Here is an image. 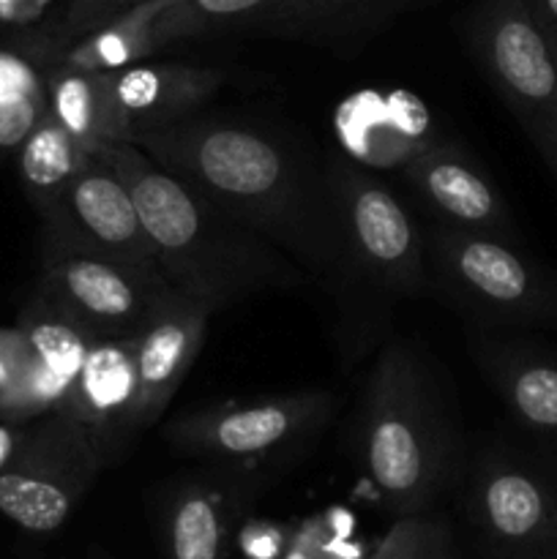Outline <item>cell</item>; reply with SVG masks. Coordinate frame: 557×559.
Instances as JSON below:
<instances>
[{
    "mask_svg": "<svg viewBox=\"0 0 557 559\" xmlns=\"http://www.w3.org/2000/svg\"><path fill=\"white\" fill-rule=\"evenodd\" d=\"M213 311L180 289L169 287L134 336L137 360V435L162 418L183 385L205 342Z\"/></svg>",
    "mask_w": 557,
    "mask_h": 559,
    "instance_id": "cell-15",
    "label": "cell"
},
{
    "mask_svg": "<svg viewBox=\"0 0 557 559\" xmlns=\"http://www.w3.org/2000/svg\"><path fill=\"white\" fill-rule=\"evenodd\" d=\"M282 559H325L320 538H317L315 533V524L306 522L298 533L289 535V544L287 549H284Z\"/></svg>",
    "mask_w": 557,
    "mask_h": 559,
    "instance_id": "cell-30",
    "label": "cell"
},
{
    "mask_svg": "<svg viewBox=\"0 0 557 559\" xmlns=\"http://www.w3.org/2000/svg\"><path fill=\"white\" fill-rule=\"evenodd\" d=\"M47 96L44 69L27 58L11 38H0V98Z\"/></svg>",
    "mask_w": 557,
    "mask_h": 559,
    "instance_id": "cell-26",
    "label": "cell"
},
{
    "mask_svg": "<svg viewBox=\"0 0 557 559\" xmlns=\"http://www.w3.org/2000/svg\"><path fill=\"white\" fill-rule=\"evenodd\" d=\"M107 469L80 420L63 413L27 424V435L0 473V513L31 535H52Z\"/></svg>",
    "mask_w": 557,
    "mask_h": 559,
    "instance_id": "cell-8",
    "label": "cell"
},
{
    "mask_svg": "<svg viewBox=\"0 0 557 559\" xmlns=\"http://www.w3.org/2000/svg\"><path fill=\"white\" fill-rule=\"evenodd\" d=\"M464 508L491 557L535 559L557 549V486L517 459H481L467 480Z\"/></svg>",
    "mask_w": 557,
    "mask_h": 559,
    "instance_id": "cell-10",
    "label": "cell"
},
{
    "mask_svg": "<svg viewBox=\"0 0 557 559\" xmlns=\"http://www.w3.org/2000/svg\"><path fill=\"white\" fill-rule=\"evenodd\" d=\"M211 205L293 257L306 273L355 278L328 189V167L273 126L191 118L134 140Z\"/></svg>",
    "mask_w": 557,
    "mask_h": 559,
    "instance_id": "cell-1",
    "label": "cell"
},
{
    "mask_svg": "<svg viewBox=\"0 0 557 559\" xmlns=\"http://www.w3.org/2000/svg\"><path fill=\"white\" fill-rule=\"evenodd\" d=\"M410 0H287L260 31L322 47H349L369 41Z\"/></svg>",
    "mask_w": 557,
    "mask_h": 559,
    "instance_id": "cell-19",
    "label": "cell"
},
{
    "mask_svg": "<svg viewBox=\"0 0 557 559\" xmlns=\"http://www.w3.org/2000/svg\"><path fill=\"white\" fill-rule=\"evenodd\" d=\"M254 491V475L235 467L175 480L158 502L164 559H233Z\"/></svg>",
    "mask_w": 557,
    "mask_h": 559,
    "instance_id": "cell-12",
    "label": "cell"
},
{
    "mask_svg": "<svg viewBox=\"0 0 557 559\" xmlns=\"http://www.w3.org/2000/svg\"><path fill=\"white\" fill-rule=\"evenodd\" d=\"M535 559H557V549L555 551H546V555H541V557H535Z\"/></svg>",
    "mask_w": 557,
    "mask_h": 559,
    "instance_id": "cell-35",
    "label": "cell"
},
{
    "mask_svg": "<svg viewBox=\"0 0 557 559\" xmlns=\"http://www.w3.org/2000/svg\"><path fill=\"white\" fill-rule=\"evenodd\" d=\"M16 325L25 333L27 355L20 377L0 391V420L31 424L63 409L93 336L42 295L22 311Z\"/></svg>",
    "mask_w": 557,
    "mask_h": 559,
    "instance_id": "cell-13",
    "label": "cell"
},
{
    "mask_svg": "<svg viewBox=\"0 0 557 559\" xmlns=\"http://www.w3.org/2000/svg\"><path fill=\"white\" fill-rule=\"evenodd\" d=\"M475 364L513 418L544 440H557V360L508 342H478Z\"/></svg>",
    "mask_w": 557,
    "mask_h": 559,
    "instance_id": "cell-18",
    "label": "cell"
},
{
    "mask_svg": "<svg viewBox=\"0 0 557 559\" xmlns=\"http://www.w3.org/2000/svg\"><path fill=\"white\" fill-rule=\"evenodd\" d=\"M145 3H153V0H60L58 11L47 25L11 36V44L44 69V60L58 47L85 36V33L98 31L107 22L118 20V16L129 14Z\"/></svg>",
    "mask_w": 557,
    "mask_h": 559,
    "instance_id": "cell-24",
    "label": "cell"
},
{
    "mask_svg": "<svg viewBox=\"0 0 557 559\" xmlns=\"http://www.w3.org/2000/svg\"><path fill=\"white\" fill-rule=\"evenodd\" d=\"M358 467L393 516L435 506L457 467V431L435 374L407 342H391L366 380L355 429Z\"/></svg>",
    "mask_w": 557,
    "mask_h": 559,
    "instance_id": "cell-3",
    "label": "cell"
},
{
    "mask_svg": "<svg viewBox=\"0 0 557 559\" xmlns=\"http://www.w3.org/2000/svg\"><path fill=\"white\" fill-rule=\"evenodd\" d=\"M404 178L442 224L513 238L508 235L513 218L500 189L459 147L424 142L413 156L404 158Z\"/></svg>",
    "mask_w": 557,
    "mask_h": 559,
    "instance_id": "cell-17",
    "label": "cell"
},
{
    "mask_svg": "<svg viewBox=\"0 0 557 559\" xmlns=\"http://www.w3.org/2000/svg\"><path fill=\"white\" fill-rule=\"evenodd\" d=\"M129 186L164 278L216 311L265 289L300 287L306 271L131 142L91 147Z\"/></svg>",
    "mask_w": 557,
    "mask_h": 559,
    "instance_id": "cell-2",
    "label": "cell"
},
{
    "mask_svg": "<svg viewBox=\"0 0 557 559\" xmlns=\"http://www.w3.org/2000/svg\"><path fill=\"white\" fill-rule=\"evenodd\" d=\"M464 38L557 183V55L546 33L522 0H478Z\"/></svg>",
    "mask_w": 557,
    "mask_h": 559,
    "instance_id": "cell-5",
    "label": "cell"
},
{
    "mask_svg": "<svg viewBox=\"0 0 557 559\" xmlns=\"http://www.w3.org/2000/svg\"><path fill=\"white\" fill-rule=\"evenodd\" d=\"M333 409L336 399L325 391L216 404L178 415L164 437L186 456L251 469L304 445L331 420Z\"/></svg>",
    "mask_w": 557,
    "mask_h": 559,
    "instance_id": "cell-9",
    "label": "cell"
},
{
    "mask_svg": "<svg viewBox=\"0 0 557 559\" xmlns=\"http://www.w3.org/2000/svg\"><path fill=\"white\" fill-rule=\"evenodd\" d=\"M27 342L20 325L0 328V391L11 385L20 377L22 364H25Z\"/></svg>",
    "mask_w": 557,
    "mask_h": 559,
    "instance_id": "cell-29",
    "label": "cell"
},
{
    "mask_svg": "<svg viewBox=\"0 0 557 559\" xmlns=\"http://www.w3.org/2000/svg\"><path fill=\"white\" fill-rule=\"evenodd\" d=\"M47 107L82 145L91 151L107 142V93L104 71H80L66 66L44 69Z\"/></svg>",
    "mask_w": 557,
    "mask_h": 559,
    "instance_id": "cell-23",
    "label": "cell"
},
{
    "mask_svg": "<svg viewBox=\"0 0 557 559\" xmlns=\"http://www.w3.org/2000/svg\"><path fill=\"white\" fill-rule=\"evenodd\" d=\"M325 167L339 233L355 276L382 293L424 295L429 289L426 249L407 207L382 180L349 158L336 156Z\"/></svg>",
    "mask_w": 557,
    "mask_h": 559,
    "instance_id": "cell-6",
    "label": "cell"
},
{
    "mask_svg": "<svg viewBox=\"0 0 557 559\" xmlns=\"http://www.w3.org/2000/svg\"><path fill=\"white\" fill-rule=\"evenodd\" d=\"M134 336L93 338L80 377L60 413L80 420L107 467L123 459L137 437Z\"/></svg>",
    "mask_w": 557,
    "mask_h": 559,
    "instance_id": "cell-16",
    "label": "cell"
},
{
    "mask_svg": "<svg viewBox=\"0 0 557 559\" xmlns=\"http://www.w3.org/2000/svg\"><path fill=\"white\" fill-rule=\"evenodd\" d=\"M164 5L167 0H153V3L140 5V9L107 22L98 31L63 44L44 60V69L66 66V69L80 71H115L147 60L162 49L156 36V20Z\"/></svg>",
    "mask_w": 557,
    "mask_h": 559,
    "instance_id": "cell-20",
    "label": "cell"
},
{
    "mask_svg": "<svg viewBox=\"0 0 557 559\" xmlns=\"http://www.w3.org/2000/svg\"><path fill=\"white\" fill-rule=\"evenodd\" d=\"M429 246L437 289L459 311L489 325L557 328V278L511 238L437 222Z\"/></svg>",
    "mask_w": 557,
    "mask_h": 559,
    "instance_id": "cell-4",
    "label": "cell"
},
{
    "mask_svg": "<svg viewBox=\"0 0 557 559\" xmlns=\"http://www.w3.org/2000/svg\"><path fill=\"white\" fill-rule=\"evenodd\" d=\"M552 442H555V448H557V440H552Z\"/></svg>",
    "mask_w": 557,
    "mask_h": 559,
    "instance_id": "cell-36",
    "label": "cell"
},
{
    "mask_svg": "<svg viewBox=\"0 0 557 559\" xmlns=\"http://www.w3.org/2000/svg\"><path fill=\"white\" fill-rule=\"evenodd\" d=\"M289 535L282 524L265 519H244L235 538V551L246 559H282L289 544Z\"/></svg>",
    "mask_w": 557,
    "mask_h": 559,
    "instance_id": "cell-28",
    "label": "cell"
},
{
    "mask_svg": "<svg viewBox=\"0 0 557 559\" xmlns=\"http://www.w3.org/2000/svg\"><path fill=\"white\" fill-rule=\"evenodd\" d=\"M369 559H459L453 535L440 516H399Z\"/></svg>",
    "mask_w": 557,
    "mask_h": 559,
    "instance_id": "cell-25",
    "label": "cell"
},
{
    "mask_svg": "<svg viewBox=\"0 0 557 559\" xmlns=\"http://www.w3.org/2000/svg\"><path fill=\"white\" fill-rule=\"evenodd\" d=\"M27 435L25 424H11V420H0V473L11 464V459L20 451L22 440Z\"/></svg>",
    "mask_w": 557,
    "mask_h": 559,
    "instance_id": "cell-32",
    "label": "cell"
},
{
    "mask_svg": "<svg viewBox=\"0 0 557 559\" xmlns=\"http://www.w3.org/2000/svg\"><path fill=\"white\" fill-rule=\"evenodd\" d=\"M47 112V96L0 98V151H20Z\"/></svg>",
    "mask_w": 557,
    "mask_h": 559,
    "instance_id": "cell-27",
    "label": "cell"
},
{
    "mask_svg": "<svg viewBox=\"0 0 557 559\" xmlns=\"http://www.w3.org/2000/svg\"><path fill=\"white\" fill-rule=\"evenodd\" d=\"M287 0H167L156 20L158 44L189 41L238 27H262Z\"/></svg>",
    "mask_w": 557,
    "mask_h": 559,
    "instance_id": "cell-22",
    "label": "cell"
},
{
    "mask_svg": "<svg viewBox=\"0 0 557 559\" xmlns=\"http://www.w3.org/2000/svg\"><path fill=\"white\" fill-rule=\"evenodd\" d=\"M522 3L535 16V22L546 33V38H549L552 49L557 55V0H522Z\"/></svg>",
    "mask_w": 557,
    "mask_h": 559,
    "instance_id": "cell-31",
    "label": "cell"
},
{
    "mask_svg": "<svg viewBox=\"0 0 557 559\" xmlns=\"http://www.w3.org/2000/svg\"><path fill=\"white\" fill-rule=\"evenodd\" d=\"M169 287L173 284L162 273L142 271L74 243L55 229H42L38 295L93 338L137 336Z\"/></svg>",
    "mask_w": 557,
    "mask_h": 559,
    "instance_id": "cell-7",
    "label": "cell"
},
{
    "mask_svg": "<svg viewBox=\"0 0 557 559\" xmlns=\"http://www.w3.org/2000/svg\"><path fill=\"white\" fill-rule=\"evenodd\" d=\"M429 3H440V0H410V9H418V5H429Z\"/></svg>",
    "mask_w": 557,
    "mask_h": 559,
    "instance_id": "cell-33",
    "label": "cell"
},
{
    "mask_svg": "<svg viewBox=\"0 0 557 559\" xmlns=\"http://www.w3.org/2000/svg\"><path fill=\"white\" fill-rule=\"evenodd\" d=\"M227 82L222 69L191 63H140L104 71L107 142H134L142 134L180 123L205 107Z\"/></svg>",
    "mask_w": 557,
    "mask_h": 559,
    "instance_id": "cell-14",
    "label": "cell"
},
{
    "mask_svg": "<svg viewBox=\"0 0 557 559\" xmlns=\"http://www.w3.org/2000/svg\"><path fill=\"white\" fill-rule=\"evenodd\" d=\"M87 559H112L109 555H104V551H91V557Z\"/></svg>",
    "mask_w": 557,
    "mask_h": 559,
    "instance_id": "cell-34",
    "label": "cell"
},
{
    "mask_svg": "<svg viewBox=\"0 0 557 559\" xmlns=\"http://www.w3.org/2000/svg\"><path fill=\"white\" fill-rule=\"evenodd\" d=\"M87 158H91V151L47 107L44 118L16 151L22 186L38 213L58 202L66 186L85 167Z\"/></svg>",
    "mask_w": 557,
    "mask_h": 559,
    "instance_id": "cell-21",
    "label": "cell"
},
{
    "mask_svg": "<svg viewBox=\"0 0 557 559\" xmlns=\"http://www.w3.org/2000/svg\"><path fill=\"white\" fill-rule=\"evenodd\" d=\"M42 222L47 229L98 254L129 262L142 271L162 273L129 186L96 153H91L58 202L42 213Z\"/></svg>",
    "mask_w": 557,
    "mask_h": 559,
    "instance_id": "cell-11",
    "label": "cell"
}]
</instances>
